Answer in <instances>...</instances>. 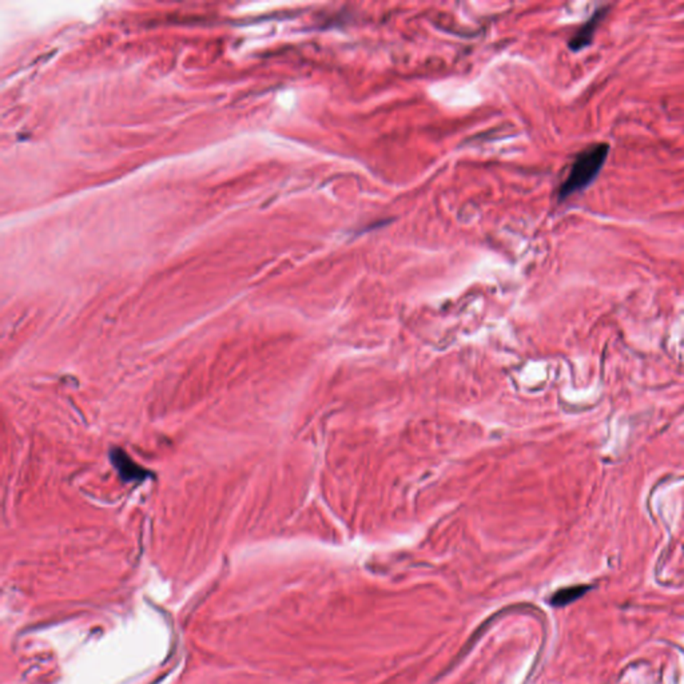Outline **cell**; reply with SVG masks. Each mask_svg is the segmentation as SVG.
<instances>
[{"label":"cell","mask_w":684,"mask_h":684,"mask_svg":"<svg viewBox=\"0 0 684 684\" xmlns=\"http://www.w3.org/2000/svg\"><path fill=\"white\" fill-rule=\"evenodd\" d=\"M608 154L610 145L604 142L588 146L581 150L580 153L575 156L568 174L560 185L558 190L559 201L568 199L591 186L592 182L600 174Z\"/></svg>","instance_id":"6da1fadb"},{"label":"cell","mask_w":684,"mask_h":684,"mask_svg":"<svg viewBox=\"0 0 684 684\" xmlns=\"http://www.w3.org/2000/svg\"><path fill=\"white\" fill-rule=\"evenodd\" d=\"M608 12H610L608 6L595 10V12L590 16V19L584 21L580 27L576 30V32L572 35V38L568 42L570 50L573 52H579L584 49H587L588 46H591L595 32L598 31L601 21H604V18L608 15Z\"/></svg>","instance_id":"7a4b0ae2"},{"label":"cell","mask_w":684,"mask_h":684,"mask_svg":"<svg viewBox=\"0 0 684 684\" xmlns=\"http://www.w3.org/2000/svg\"><path fill=\"white\" fill-rule=\"evenodd\" d=\"M591 590L588 585H576V587H568V588H561L559 591L555 592L550 596V604L553 607H565L570 603L580 599L587 592Z\"/></svg>","instance_id":"3957f363"},{"label":"cell","mask_w":684,"mask_h":684,"mask_svg":"<svg viewBox=\"0 0 684 684\" xmlns=\"http://www.w3.org/2000/svg\"><path fill=\"white\" fill-rule=\"evenodd\" d=\"M114 461H118V463H122L124 466H126L125 469L126 472L122 475V477H126L127 480H131V478H139L141 477V468L138 469V467H135V464L130 463V458L125 456V453H122L121 451H118L114 455Z\"/></svg>","instance_id":"277c9868"}]
</instances>
